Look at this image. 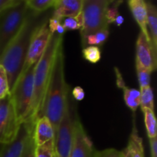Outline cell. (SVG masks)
Instances as JSON below:
<instances>
[{"mask_svg":"<svg viewBox=\"0 0 157 157\" xmlns=\"http://www.w3.org/2000/svg\"><path fill=\"white\" fill-rule=\"evenodd\" d=\"M72 96L76 101H81L84 100V97H85V92L82 87L80 86H77L72 90Z\"/></svg>","mask_w":157,"mask_h":157,"instance_id":"32","label":"cell"},{"mask_svg":"<svg viewBox=\"0 0 157 157\" xmlns=\"http://www.w3.org/2000/svg\"><path fill=\"white\" fill-rule=\"evenodd\" d=\"M0 147H1V145H0Z\"/></svg>","mask_w":157,"mask_h":157,"instance_id":"36","label":"cell"},{"mask_svg":"<svg viewBox=\"0 0 157 157\" xmlns=\"http://www.w3.org/2000/svg\"><path fill=\"white\" fill-rule=\"evenodd\" d=\"M74 121L70 100L60 122L55 140V157H70L74 136Z\"/></svg>","mask_w":157,"mask_h":157,"instance_id":"7","label":"cell"},{"mask_svg":"<svg viewBox=\"0 0 157 157\" xmlns=\"http://www.w3.org/2000/svg\"><path fill=\"white\" fill-rule=\"evenodd\" d=\"M109 28L102 29L92 35H89L87 36L81 38L82 40L83 48L87 46H97L101 47L106 42L109 37Z\"/></svg>","mask_w":157,"mask_h":157,"instance_id":"19","label":"cell"},{"mask_svg":"<svg viewBox=\"0 0 157 157\" xmlns=\"http://www.w3.org/2000/svg\"><path fill=\"white\" fill-rule=\"evenodd\" d=\"M144 113V123L149 139L156 138L157 125L154 111L147 108L141 109Z\"/></svg>","mask_w":157,"mask_h":157,"instance_id":"20","label":"cell"},{"mask_svg":"<svg viewBox=\"0 0 157 157\" xmlns=\"http://www.w3.org/2000/svg\"><path fill=\"white\" fill-rule=\"evenodd\" d=\"M52 32L48 29V21H44L35 32L31 39L21 74L37 64L42 56L49 42Z\"/></svg>","mask_w":157,"mask_h":157,"instance_id":"9","label":"cell"},{"mask_svg":"<svg viewBox=\"0 0 157 157\" xmlns=\"http://www.w3.org/2000/svg\"><path fill=\"white\" fill-rule=\"evenodd\" d=\"M116 74L117 85L124 92V100L125 104L135 113L140 104V91L135 88H130L126 85L122 75L117 67H114Z\"/></svg>","mask_w":157,"mask_h":157,"instance_id":"15","label":"cell"},{"mask_svg":"<svg viewBox=\"0 0 157 157\" xmlns=\"http://www.w3.org/2000/svg\"><path fill=\"white\" fill-rule=\"evenodd\" d=\"M83 58L88 62L96 64L101 58V51L97 46H87L83 48Z\"/></svg>","mask_w":157,"mask_h":157,"instance_id":"24","label":"cell"},{"mask_svg":"<svg viewBox=\"0 0 157 157\" xmlns=\"http://www.w3.org/2000/svg\"><path fill=\"white\" fill-rule=\"evenodd\" d=\"M136 71L137 75L138 82H139L140 87H144L150 86V75L152 72L147 70L144 67H143L138 61H136Z\"/></svg>","mask_w":157,"mask_h":157,"instance_id":"25","label":"cell"},{"mask_svg":"<svg viewBox=\"0 0 157 157\" xmlns=\"http://www.w3.org/2000/svg\"><path fill=\"white\" fill-rule=\"evenodd\" d=\"M122 157H144L143 139L139 136L135 120H133V128L129 137L127 147L121 151Z\"/></svg>","mask_w":157,"mask_h":157,"instance_id":"17","label":"cell"},{"mask_svg":"<svg viewBox=\"0 0 157 157\" xmlns=\"http://www.w3.org/2000/svg\"><path fill=\"white\" fill-rule=\"evenodd\" d=\"M69 86L65 80L63 41L57 48L39 117L45 116L53 127L55 137L64 110L69 101Z\"/></svg>","mask_w":157,"mask_h":157,"instance_id":"1","label":"cell"},{"mask_svg":"<svg viewBox=\"0 0 157 157\" xmlns=\"http://www.w3.org/2000/svg\"><path fill=\"white\" fill-rule=\"evenodd\" d=\"M21 2V0H0V16L10 8Z\"/></svg>","mask_w":157,"mask_h":157,"instance_id":"31","label":"cell"},{"mask_svg":"<svg viewBox=\"0 0 157 157\" xmlns=\"http://www.w3.org/2000/svg\"><path fill=\"white\" fill-rule=\"evenodd\" d=\"M10 94V88L6 71L0 64V100L4 99Z\"/></svg>","mask_w":157,"mask_h":157,"instance_id":"28","label":"cell"},{"mask_svg":"<svg viewBox=\"0 0 157 157\" xmlns=\"http://www.w3.org/2000/svg\"><path fill=\"white\" fill-rule=\"evenodd\" d=\"M63 37H64L63 35H60L57 33L52 34L42 56L35 65L33 101H32L30 116L29 120L25 122L33 127L35 126L37 120L39 118L44 94L52 71L54 58L58 44L61 41H63Z\"/></svg>","mask_w":157,"mask_h":157,"instance_id":"3","label":"cell"},{"mask_svg":"<svg viewBox=\"0 0 157 157\" xmlns=\"http://www.w3.org/2000/svg\"><path fill=\"white\" fill-rule=\"evenodd\" d=\"M35 157H55V140L35 147Z\"/></svg>","mask_w":157,"mask_h":157,"instance_id":"26","label":"cell"},{"mask_svg":"<svg viewBox=\"0 0 157 157\" xmlns=\"http://www.w3.org/2000/svg\"><path fill=\"white\" fill-rule=\"evenodd\" d=\"M83 0H55L52 17L61 21L67 17H75L82 9Z\"/></svg>","mask_w":157,"mask_h":157,"instance_id":"13","label":"cell"},{"mask_svg":"<svg viewBox=\"0 0 157 157\" xmlns=\"http://www.w3.org/2000/svg\"><path fill=\"white\" fill-rule=\"evenodd\" d=\"M94 157H122L121 152L113 148L98 151L95 150Z\"/></svg>","mask_w":157,"mask_h":157,"instance_id":"30","label":"cell"},{"mask_svg":"<svg viewBox=\"0 0 157 157\" xmlns=\"http://www.w3.org/2000/svg\"><path fill=\"white\" fill-rule=\"evenodd\" d=\"M61 23V21H58V19L53 18V17L49 19L48 22V29L49 30H50V32H52V34L55 33V31H56L57 27H58Z\"/></svg>","mask_w":157,"mask_h":157,"instance_id":"33","label":"cell"},{"mask_svg":"<svg viewBox=\"0 0 157 157\" xmlns=\"http://www.w3.org/2000/svg\"><path fill=\"white\" fill-rule=\"evenodd\" d=\"M32 129H34L33 126L27 123L21 124L16 138L10 144L1 145L0 157H21L26 138Z\"/></svg>","mask_w":157,"mask_h":157,"instance_id":"12","label":"cell"},{"mask_svg":"<svg viewBox=\"0 0 157 157\" xmlns=\"http://www.w3.org/2000/svg\"><path fill=\"white\" fill-rule=\"evenodd\" d=\"M61 21H62L61 25L65 31L81 30L83 26V22H84L81 12L77 16L64 18Z\"/></svg>","mask_w":157,"mask_h":157,"instance_id":"23","label":"cell"},{"mask_svg":"<svg viewBox=\"0 0 157 157\" xmlns=\"http://www.w3.org/2000/svg\"><path fill=\"white\" fill-rule=\"evenodd\" d=\"M28 12L25 2L21 1L0 16V55L19 32Z\"/></svg>","mask_w":157,"mask_h":157,"instance_id":"6","label":"cell"},{"mask_svg":"<svg viewBox=\"0 0 157 157\" xmlns=\"http://www.w3.org/2000/svg\"><path fill=\"white\" fill-rule=\"evenodd\" d=\"M35 65L21 74L10 90V98L19 124L29 120L34 97Z\"/></svg>","mask_w":157,"mask_h":157,"instance_id":"4","label":"cell"},{"mask_svg":"<svg viewBox=\"0 0 157 157\" xmlns=\"http://www.w3.org/2000/svg\"><path fill=\"white\" fill-rule=\"evenodd\" d=\"M140 106L141 109L147 108L154 111V96L153 89L150 86L140 88Z\"/></svg>","mask_w":157,"mask_h":157,"instance_id":"22","label":"cell"},{"mask_svg":"<svg viewBox=\"0 0 157 157\" xmlns=\"http://www.w3.org/2000/svg\"><path fill=\"white\" fill-rule=\"evenodd\" d=\"M33 139L36 147L55 139V131L48 118L42 116L35 122L33 130Z\"/></svg>","mask_w":157,"mask_h":157,"instance_id":"14","label":"cell"},{"mask_svg":"<svg viewBox=\"0 0 157 157\" xmlns=\"http://www.w3.org/2000/svg\"><path fill=\"white\" fill-rule=\"evenodd\" d=\"M20 126L9 94L0 100V145L12 143L16 138Z\"/></svg>","mask_w":157,"mask_h":157,"instance_id":"8","label":"cell"},{"mask_svg":"<svg viewBox=\"0 0 157 157\" xmlns=\"http://www.w3.org/2000/svg\"><path fill=\"white\" fill-rule=\"evenodd\" d=\"M46 20L41 14L29 9L19 32L0 55V64L6 71L10 90L21 75L32 35Z\"/></svg>","mask_w":157,"mask_h":157,"instance_id":"2","label":"cell"},{"mask_svg":"<svg viewBox=\"0 0 157 157\" xmlns=\"http://www.w3.org/2000/svg\"><path fill=\"white\" fill-rule=\"evenodd\" d=\"M123 1H111L106 11V19L108 25L114 22L119 14V6Z\"/></svg>","mask_w":157,"mask_h":157,"instance_id":"29","label":"cell"},{"mask_svg":"<svg viewBox=\"0 0 157 157\" xmlns=\"http://www.w3.org/2000/svg\"><path fill=\"white\" fill-rule=\"evenodd\" d=\"M147 9V30L151 48L155 57L157 58V9L151 2H146Z\"/></svg>","mask_w":157,"mask_h":157,"instance_id":"18","label":"cell"},{"mask_svg":"<svg viewBox=\"0 0 157 157\" xmlns=\"http://www.w3.org/2000/svg\"><path fill=\"white\" fill-rule=\"evenodd\" d=\"M129 8L137 22L141 30V33L145 36L148 42L151 45L150 37L147 30V3L144 0H130L127 2Z\"/></svg>","mask_w":157,"mask_h":157,"instance_id":"16","label":"cell"},{"mask_svg":"<svg viewBox=\"0 0 157 157\" xmlns=\"http://www.w3.org/2000/svg\"><path fill=\"white\" fill-rule=\"evenodd\" d=\"M136 61L150 72L156 70L157 58L153 54L150 44L141 32L136 43Z\"/></svg>","mask_w":157,"mask_h":157,"instance_id":"11","label":"cell"},{"mask_svg":"<svg viewBox=\"0 0 157 157\" xmlns=\"http://www.w3.org/2000/svg\"><path fill=\"white\" fill-rule=\"evenodd\" d=\"M74 136L70 157H94L95 150L78 116L74 121Z\"/></svg>","mask_w":157,"mask_h":157,"instance_id":"10","label":"cell"},{"mask_svg":"<svg viewBox=\"0 0 157 157\" xmlns=\"http://www.w3.org/2000/svg\"><path fill=\"white\" fill-rule=\"evenodd\" d=\"M33 130L34 129H32L29 131V135L26 138L21 157H35V147H36V146H35L33 139Z\"/></svg>","mask_w":157,"mask_h":157,"instance_id":"27","label":"cell"},{"mask_svg":"<svg viewBox=\"0 0 157 157\" xmlns=\"http://www.w3.org/2000/svg\"><path fill=\"white\" fill-rule=\"evenodd\" d=\"M110 2L108 0H83L81 14L84 22L80 30L81 38L109 28L106 11Z\"/></svg>","mask_w":157,"mask_h":157,"instance_id":"5","label":"cell"},{"mask_svg":"<svg viewBox=\"0 0 157 157\" xmlns=\"http://www.w3.org/2000/svg\"><path fill=\"white\" fill-rule=\"evenodd\" d=\"M25 2L29 10L41 14L53 8L55 0H26Z\"/></svg>","mask_w":157,"mask_h":157,"instance_id":"21","label":"cell"},{"mask_svg":"<svg viewBox=\"0 0 157 157\" xmlns=\"http://www.w3.org/2000/svg\"><path fill=\"white\" fill-rule=\"evenodd\" d=\"M150 140V156L151 157H157V139L153 138Z\"/></svg>","mask_w":157,"mask_h":157,"instance_id":"34","label":"cell"},{"mask_svg":"<svg viewBox=\"0 0 157 157\" xmlns=\"http://www.w3.org/2000/svg\"><path fill=\"white\" fill-rule=\"evenodd\" d=\"M124 17L123 16V15H119L117 17L116 19H115L114 22L113 23H114L117 26L120 27V26L122 25L123 23H124Z\"/></svg>","mask_w":157,"mask_h":157,"instance_id":"35","label":"cell"}]
</instances>
